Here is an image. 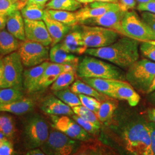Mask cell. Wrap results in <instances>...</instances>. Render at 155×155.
<instances>
[{"instance_id":"45","label":"cell","mask_w":155,"mask_h":155,"mask_svg":"<svg viewBox=\"0 0 155 155\" xmlns=\"http://www.w3.org/2000/svg\"><path fill=\"white\" fill-rule=\"evenodd\" d=\"M4 83V64L2 59L0 58V89L3 88Z\"/></svg>"},{"instance_id":"1","label":"cell","mask_w":155,"mask_h":155,"mask_svg":"<svg viewBox=\"0 0 155 155\" xmlns=\"http://www.w3.org/2000/svg\"><path fill=\"white\" fill-rule=\"evenodd\" d=\"M139 43L136 39L122 36L109 45L87 48L85 54L110 61L123 69H127L139 60Z\"/></svg>"},{"instance_id":"46","label":"cell","mask_w":155,"mask_h":155,"mask_svg":"<svg viewBox=\"0 0 155 155\" xmlns=\"http://www.w3.org/2000/svg\"><path fill=\"white\" fill-rule=\"evenodd\" d=\"M26 155H45V153L43 152V150H41L40 148H33L32 150H29L27 152Z\"/></svg>"},{"instance_id":"54","label":"cell","mask_w":155,"mask_h":155,"mask_svg":"<svg viewBox=\"0 0 155 155\" xmlns=\"http://www.w3.org/2000/svg\"><path fill=\"white\" fill-rule=\"evenodd\" d=\"M150 97H151V98H152V101H153L154 102H155V91L154 93H153V94L151 95Z\"/></svg>"},{"instance_id":"5","label":"cell","mask_w":155,"mask_h":155,"mask_svg":"<svg viewBox=\"0 0 155 155\" xmlns=\"http://www.w3.org/2000/svg\"><path fill=\"white\" fill-rule=\"evenodd\" d=\"M81 30L84 43L87 48L109 45L121 36L114 30L100 26L81 24Z\"/></svg>"},{"instance_id":"39","label":"cell","mask_w":155,"mask_h":155,"mask_svg":"<svg viewBox=\"0 0 155 155\" xmlns=\"http://www.w3.org/2000/svg\"><path fill=\"white\" fill-rule=\"evenodd\" d=\"M14 152L13 144L6 139L3 140L0 145V155H11Z\"/></svg>"},{"instance_id":"21","label":"cell","mask_w":155,"mask_h":155,"mask_svg":"<svg viewBox=\"0 0 155 155\" xmlns=\"http://www.w3.org/2000/svg\"><path fill=\"white\" fill-rule=\"evenodd\" d=\"M20 11H17L7 18L6 28L8 31L21 41H25V25L24 20L22 18Z\"/></svg>"},{"instance_id":"32","label":"cell","mask_w":155,"mask_h":155,"mask_svg":"<svg viewBox=\"0 0 155 155\" xmlns=\"http://www.w3.org/2000/svg\"><path fill=\"white\" fill-rule=\"evenodd\" d=\"M23 98V95L18 89L7 87L0 89V105L10 104Z\"/></svg>"},{"instance_id":"19","label":"cell","mask_w":155,"mask_h":155,"mask_svg":"<svg viewBox=\"0 0 155 155\" xmlns=\"http://www.w3.org/2000/svg\"><path fill=\"white\" fill-rule=\"evenodd\" d=\"M59 44L63 50L70 54L82 55L85 54L87 49L84 43L81 31H74L67 33Z\"/></svg>"},{"instance_id":"8","label":"cell","mask_w":155,"mask_h":155,"mask_svg":"<svg viewBox=\"0 0 155 155\" xmlns=\"http://www.w3.org/2000/svg\"><path fill=\"white\" fill-rule=\"evenodd\" d=\"M77 141L52 127L40 148L45 155H71L77 148L79 143Z\"/></svg>"},{"instance_id":"47","label":"cell","mask_w":155,"mask_h":155,"mask_svg":"<svg viewBox=\"0 0 155 155\" xmlns=\"http://www.w3.org/2000/svg\"><path fill=\"white\" fill-rule=\"evenodd\" d=\"M147 113L150 121L155 124V108H151L148 109Z\"/></svg>"},{"instance_id":"9","label":"cell","mask_w":155,"mask_h":155,"mask_svg":"<svg viewBox=\"0 0 155 155\" xmlns=\"http://www.w3.org/2000/svg\"><path fill=\"white\" fill-rule=\"evenodd\" d=\"M4 64L3 88L12 87L21 90L23 88V64L18 51L2 58Z\"/></svg>"},{"instance_id":"27","label":"cell","mask_w":155,"mask_h":155,"mask_svg":"<svg viewBox=\"0 0 155 155\" xmlns=\"http://www.w3.org/2000/svg\"><path fill=\"white\" fill-rule=\"evenodd\" d=\"M48 15L52 18L61 22L71 27H74L78 24L75 12L67 11L61 10H54L45 9Z\"/></svg>"},{"instance_id":"55","label":"cell","mask_w":155,"mask_h":155,"mask_svg":"<svg viewBox=\"0 0 155 155\" xmlns=\"http://www.w3.org/2000/svg\"><path fill=\"white\" fill-rule=\"evenodd\" d=\"M148 42H149L150 43L155 45V40H152V41H148Z\"/></svg>"},{"instance_id":"29","label":"cell","mask_w":155,"mask_h":155,"mask_svg":"<svg viewBox=\"0 0 155 155\" xmlns=\"http://www.w3.org/2000/svg\"><path fill=\"white\" fill-rule=\"evenodd\" d=\"M45 6L28 4L20 11L22 17L31 20H43Z\"/></svg>"},{"instance_id":"42","label":"cell","mask_w":155,"mask_h":155,"mask_svg":"<svg viewBox=\"0 0 155 155\" xmlns=\"http://www.w3.org/2000/svg\"><path fill=\"white\" fill-rule=\"evenodd\" d=\"M136 8L137 9L141 12H149L150 13H155V0L145 3L139 4Z\"/></svg>"},{"instance_id":"56","label":"cell","mask_w":155,"mask_h":155,"mask_svg":"<svg viewBox=\"0 0 155 155\" xmlns=\"http://www.w3.org/2000/svg\"><path fill=\"white\" fill-rule=\"evenodd\" d=\"M0 125H1V116H0Z\"/></svg>"},{"instance_id":"25","label":"cell","mask_w":155,"mask_h":155,"mask_svg":"<svg viewBox=\"0 0 155 155\" xmlns=\"http://www.w3.org/2000/svg\"><path fill=\"white\" fill-rule=\"evenodd\" d=\"M35 104L29 98H22L10 104L0 106V111L9 112L16 115H22L32 110Z\"/></svg>"},{"instance_id":"53","label":"cell","mask_w":155,"mask_h":155,"mask_svg":"<svg viewBox=\"0 0 155 155\" xmlns=\"http://www.w3.org/2000/svg\"><path fill=\"white\" fill-rule=\"evenodd\" d=\"M136 1L138 4H142V3H145V2H148L154 0H136Z\"/></svg>"},{"instance_id":"37","label":"cell","mask_w":155,"mask_h":155,"mask_svg":"<svg viewBox=\"0 0 155 155\" xmlns=\"http://www.w3.org/2000/svg\"><path fill=\"white\" fill-rule=\"evenodd\" d=\"M18 11L16 3L13 0H0V15L6 16Z\"/></svg>"},{"instance_id":"10","label":"cell","mask_w":155,"mask_h":155,"mask_svg":"<svg viewBox=\"0 0 155 155\" xmlns=\"http://www.w3.org/2000/svg\"><path fill=\"white\" fill-rule=\"evenodd\" d=\"M50 50L49 46L26 40L21 41L18 52L23 65L30 68L48 61Z\"/></svg>"},{"instance_id":"6","label":"cell","mask_w":155,"mask_h":155,"mask_svg":"<svg viewBox=\"0 0 155 155\" xmlns=\"http://www.w3.org/2000/svg\"><path fill=\"white\" fill-rule=\"evenodd\" d=\"M122 25L127 37L141 42L155 40V31L133 9L125 12Z\"/></svg>"},{"instance_id":"22","label":"cell","mask_w":155,"mask_h":155,"mask_svg":"<svg viewBox=\"0 0 155 155\" xmlns=\"http://www.w3.org/2000/svg\"><path fill=\"white\" fill-rule=\"evenodd\" d=\"M50 60L52 63L70 64L77 68L79 58L63 50L59 43L51 47L50 50Z\"/></svg>"},{"instance_id":"23","label":"cell","mask_w":155,"mask_h":155,"mask_svg":"<svg viewBox=\"0 0 155 155\" xmlns=\"http://www.w3.org/2000/svg\"><path fill=\"white\" fill-rule=\"evenodd\" d=\"M64 71H66L65 64L50 63V64L45 70L40 80L38 86V91L49 87L55 81L59 75Z\"/></svg>"},{"instance_id":"14","label":"cell","mask_w":155,"mask_h":155,"mask_svg":"<svg viewBox=\"0 0 155 155\" xmlns=\"http://www.w3.org/2000/svg\"><path fill=\"white\" fill-rule=\"evenodd\" d=\"M119 7L118 4L94 1L85 4L81 8L75 12L76 17L79 23L86 19L99 16L106 12Z\"/></svg>"},{"instance_id":"38","label":"cell","mask_w":155,"mask_h":155,"mask_svg":"<svg viewBox=\"0 0 155 155\" xmlns=\"http://www.w3.org/2000/svg\"><path fill=\"white\" fill-rule=\"evenodd\" d=\"M140 50L141 55L145 58L155 61V45L148 41H142Z\"/></svg>"},{"instance_id":"34","label":"cell","mask_w":155,"mask_h":155,"mask_svg":"<svg viewBox=\"0 0 155 155\" xmlns=\"http://www.w3.org/2000/svg\"><path fill=\"white\" fill-rule=\"evenodd\" d=\"M74 114H77L83 119L92 122L98 127H101V122L99 121L96 114L93 111L90 110L84 106H76L72 107Z\"/></svg>"},{"instance_id":"24","label":"cell","mask_w":155,"mask_h":155,"mask_svg":"<svg viewBox=\"0 0 155 155\" xmlns=\"http://www.w3.org/2000/svg\"><path fill=\"white\" fill-rule=\"evenodd\" d=\"M22 41L5 30H0V56H6L18 50Z\"/></svg>"},{"instance_id":"2","label":"cell","mask_w":155,"mask_h":155,"mask_svg":"<svg viewBox=\"0 0 155 155\" xmlns=\"http://www.w3.org/2000/svg\"><path fill=\"white\" fill-rule=\"evenodd\" d=\"M121 141L130 154L151 155V139L147 122L138 120L127 124L122 130Z\"/></svg>"},{"instance_id":"16","label":"cell","mask_w":155,"mask_h":155,"mask_svg":"<svg viewBox=\"0 0 155 155\" xmlns=\"http://www.w3.org/2000/svg\"><path fill=\"white\" fill-rule=\"evenodd\" d=\"M50 62L45 61L36 66L25 70L23 74V86L28 92L33 93L38 91L40 80Z\"/></svg>"},{"instance_id":"51","label":"cell","mask_w":155,"mask_h":155,"mask_svg":"<svg viewBox=\"0 0 155 155\" xmlns=\"http://www.w3.org/2000/svg\"><path fill=\"white\" fill-rule=\"evenodd\" d=\"M75 1H77V2L82 4H87L89 3L95 1V0H75Z\"/></svg>"},{"instance_id":"48","label":"cell","mask_w":155,"mask_h":155,"mask_svg":"<svg viewBox=\"0 0 155 155\" xmlns=\"http://www.w3.org/2000/svg\"><path fill=\"white\" fill-rule=\"evenodd\" d=\"M7 18L8 16L0 15V30H3L5 28Z\"/></svg>"},{"instance_id":"36","label":"cell","mask_w":155,"mask_h":155,"mask_svg":"<svg viewBox=\"0 0 155 155\" xmlns=\"http://www.w3.org/2000/svg\"><path fill=\"white\" fill-rule=\"evenodd\" d=\"M71 118L90 134H93V135H97L99 133L100 127L97 126L93 123L83 119L82 117L78 116L75 114H74L72 115Z\"/></svg>"},{"instance_id":"7","label":"cell","mask_w":155,"mask_h":155,"mask_svg":"<svg viewBox=\"0 0 155 155\" xmlns=\"http://www.w3.org/2000/svg\"><path fill=\"white\" fill-rule=\"evenodd\" d=\"M48 125L42 117L35 114L26 122L24 136L25 147L28 150L40 148L49 136Z\"/></svg>"},{"instance_id":"13","label":"cell","mask_w":155,"mask_h":155,"mask_svg":"<svg viewBox=\"0 0 155 155\" xmlns=\"http://www.w3.org/2000/svg\"><path fill=\"white\" fill-rule=\"evenodd\" d=\"M24 20L25 39L37 42L45 46L52 43V39L43 20Z\"/></svg>"},{"instance_id":"26","label":"cell","mask_w":155,"mask_h":155,"mask_svg":"<svg viewBox=\"0 0 155 155\" xmlns=\"http://www.w3.org/2000/svg\"><path fill=\"white\" fill-rule=\"evenodd\" d=\"M70 90L73 93L77 95L84 94L94 97L101 102L110 98L109 96L100 93L91 86H89V84L79 80H77L72 83L70 87Z\"/></svg>"},{"instance_id":"17","label":"cell","mask_w":155,"mask_h":155,"mask_svg":"<svg viewBox=\"0 0 155 155\" xmlns=\"http://www.w3.org/2000/svg\"><path fill=\"white\" fill-rule=\"evenodd\" d=\"M43 20L46 25L52 39L51 47L59 43L62 41L72 28L52 18L47 13L46 9L45 10V16Z\"/></svg>"},{"instance_id":"11","label":"cell","mask_w":155,"mask_h":155,"mask_svg":"<svg viewBox=\"0 0 155 155\" xmlns=\"http://www.w3.org/2000/svg\"><path fill=\"white\" fill-rule=\"evenodd\" d=\"M125 12L121 11L119 7L106 12L104 14L90 18L79 22V25L100 26L114 30L121 36L127 35L122 28V21Z\"/></svg>"},{"instance_id":"50","label":"cell","mask_w":155,"mask_h":155,"mask_svg":"<svg viewBox=\"0 0 155 155\" xmlns=\"http://www.w3.org/2000/svg\"><path fill=\"white\" fill-rule=\"evenodd\" d=\"M154 91H155V77L147 93V94H150V93L153 92Z\"/></svg>"},{"instance_id":"49","label":"cell","mask_w":155,"mask_h":155,"mask_svg":"<svg viewBox=\"0 0 155 155\" xmlns=\"http://www.w3.org/2000/svg\"><path fill=\"white\" fill-rule=\"evenodd\" d=\"M28 4H34L39 5L45 6L49 0H28Z\"/></svg>"},{"instance_id":"44","label":"cell","mask_w":155,"mask_h":155,"mask_svg":"<svg viewBox=\"0 0 155 155\" xmlns=\"http://www.w3.org/2000/svg\"><path fill=\"white\" fill-rule=\"evenodd\" d=\"M147 125L151 139V155H155V124L153 122H148Z\"/></svg>"},{"instance_id":"52","label":"cell","mask_w":155,"mask_h":155,"mask_svg":"<svg viewBox=\"0 0 155 155\" xmlns=\"http://www.w3.org/2000/svg\"><path fill=\"white\" fill-rule=\"evenodd\" d=\"M95 1L105 2H110V3H116V4H118L119 1V0H95Z\"/></svg>"},{"instance_id":"35","label":"cell","mask_w":155,"mask_h":155,"mask_svg":"<svg viewBox=\"0 0 155 155\" xmlns=\"http://www.w3.org/2000/svg\"><path fill=\"white\" fill-rule=\"evenodd\" d=\"M15 131V126L12 117L10 116H1L0 132L6 138H11L13 136Z\"/></svg>"},{"instance_id":"4","label":"cell","mask_w":155,"mask_h":155,"mask_svg":"<svg viewBox=\"0 0 155 155\" xmlns=\"http://www.w3.org/2000/svg\"><path fill=\"white\" fill-rule=\"evenodd\" d=\"M155 77V62L147 59L135 61L127 68L126 81L140 92L147 93Z\"/></svg>"},{"instance_id":"30","label":"cell","mask_w":155,"mask_h":155,"mask_svg":"<svg viewBox=\"0 0 155 155\" xmlns=\"http://www.w3.org/2000/svg\"><path fill=\"white\" fill-rule=\"evenodd\" d=\"M102 102L96 115L100 122H105L109 121L113 116L118 103L115 100H111L110 98Z\"/></svg>"},{"instance_id":"31","label":"cell","mask_w":155,"mask_h":155,"mask_svg":"<svg viewBox=\"0 0 155 155\" xmlns=\"http://www.w3.org/2000/svg\"><path fill=\"white\" fill-rule=\"evenodd\" d=\"M75 71H64L61 73L51 84V89L54 91H57L68 89L75 80Z\"/></svg>"},{"instance_id":"20","label":"cell","mask_w":155,"mask_h":155,"mask_svg":"<svg viewBox=\"0 0 155 155\" xmlns=\"http://www.w3.org/2000/svg\"><path fill=\"white\" fill-rule=\"evenodd\" d=\"M82 79L84 82L89 84L98 91L105 94L111 98L117 84L118 81H120L100 78H83Z\"/></svg>"},{"instance_id":"12","label":"cell","mask_w":155,"mask_h":155,"mask_svg":"<svg viewBox=\"0 0 155 155\" xmlns=\"http://www.w3.org/2000/svg\"><path fill=\"white\" fill-rule=\"evenodd\" d=\"M52 127L64 133L71 139L78 141H87L90 138L89 133L77 122L67 116H51Z\"/></svg>"},{"instance_id":"43","label":"cell","mask_w":155,"mask_h":155,"mask_svg":"<svg viewBox=\"0 0 155 155\" xmlns=\"http://www.w3.org/2000/svg\"><path fill=\"white\" fill-rule=\"evenodd\" d=\"M78 95L82 102V105L84 106L90 110L93 111L95 114H97V113L98 112L99 109L95 107L93 105H91V104L89 101V96L84 95V94H78Z\"/></svg>"},{"instance_id":"40","label":"cell","mask_w":155,"mask_h":155,"mask_svg":"<svg viewBox=\"0 0 155 155\" xmlns=\"http://www.w3.org/2000/svg\"><path fill=\"white\" fill-rule=\"evenodd\" d=\"M140 16L155 32V13L149 12H141Z\"/></svg>"},{"instance_id":"28","label":"cell","mask_w":155,"mask_h":155,"mask_svg":"<svg viewBox=\"0 0 155 155\" xmlns=\"http://www.w3.org/2000/svg\"><path fill=\"white\" fill-rule=\"evenodd\" d=\"M83 5L75 0H50L45 5V9L75 12Z\"/></svg>"},{"instance_id":"33","label":"cell","mask_w":155,"mask_h":155,"mask_svg":"<svg viewBox=\"0 0 155 155\" xmlns=\"http://www.w3.org/2000/svg\"><path fill=\"white\" fill-rule=\"evenodd\" d=\"M56 97L72 108L76 106L82 105V102L77 94L73 93L70 89L54 91Z\"/></svg>"},{"instance_id":"15","label":"cell","mask_w":155,"mask_h":155,"mask_svg":"<svg viewBox=\"0 0 155 155\" xmlns=\"http://www.w3.org/2000/svg\"><path fill=\"white\" fill-rule=\"evenodd\" d=\"M40 108L50 116H72L74 114L71 107L53 95L45 97L40 103Z\"/></svg>"},{"instance_id":"58","label":"cell","mask_w":155,"mask_h":155,"mask_svg":"<svg viewBox=\"0 0 155 155\" xmlns=\"http://www.w3.org/2000/svg\"><path fill=\"white\" fill-rule=\"evenodd\" d=\"M0 106H1V105H0Z\"/></svg>"},{"instance_id":"3","label":"cell","mask_w":155,"mask_h":155,"mask_svg":"<svg viewBox=\"0 0 155 155\" xmlns=\"http://www.w3.org/2000/svg\"><path fill=\"white\" fill-rule=\"evenodd\" d=\"M78 76L83 78H100L125 81V74L118 66L94 56H85L79 63L77 69Z\"/></svg>"},{"instance_id":"41","label":"cell","mask_w":155,"mask_h":155,"mask_svg":"<svg viewBox=\"0 0 155 155\" xmlns=\"http://www.w3.org/2000/svg\"><path fill=\"white\" fill-rule=\"evenodd\" d=\"M136 0H119L118 5L121 11L126 12L136 8Z\"/></svg>"},{"instance_id":"18","label":"cell","mask_w":155,"mask_h":155,"mask_svg":"<svg viewBox=\"0 0 155 155\" xmlns=\"http://www.w3.org/2000/svg\"><path fill=\"white\" fill-rule=\"evenodd\" d=\"M112 98L125 100L130 106H136L140 102V96L127 81H118Z\"/></svg>"},{"instance_id":"57","label":"cell","mask_w":155,"mask_h":155,"mask_svg":"<svg viewBox=\"0 0 155 155\" xmlns=\"http://www.w3.org/2000/svg\"><path fill=\"white\" fill-rule=\"evenodd\" d=\"M13 1H15V2H16V1H17V0H13Z\"/></svg>"}]
</instances>
